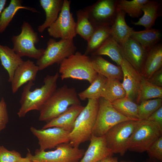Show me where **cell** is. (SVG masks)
Wrapping results in <instances>:
<instances>
[{
	"mask_svg": "<svg viewBox=\"0 0 162 162\" xmlns=\"http://www.w3.org/2000/svg\"><path fill=\"white\" fill-rule=\"evenodd\" d=\"M59 76L57 71L52 75H48L44 78V84L40 88L31 90L34 85L30 81L24 86L20 103L21 104L17 114L20 118L24 117L29 112L39 111L42 106L57 88V82Z\"/></svg>",
	"mask_w": 162,
	"mask_h": 162,
	"instance_id": "1",
	"label": "cell"
},
{
	"mask_svg": "<svg viewBox=\"0 0 162 162\" xmlns=\"http://www.w3.org/2000/svg\"><path fill=\"white\" fill-rule=\"evenodd\" d=\"M76 104H81L76 91L64 85L57 88L42 106L39 111V120L47 122Z\"/></svg>",
	"mask_w": 162,
	"mask_h": 162,
	"instance_id": "2",
	"label": "cell"
},
{
	"mask_svg": "<svg viewBox=\"0 0 162 162\" xmlns=\"http://www.w3.org/2000/svg\"><path fill=\"white\" fill-rule=\"evenodd\" d=\"M59 73L62 80L73 79L86 80L92 83L98 74L94 69L91 57L76 52L60 64Z\"/></svg>",
	"mask_w": 162,
	"mask_h": 162,
	"instance_id": "3",
	"label": "cell"
},
{
	"mask_svg": "<svg viewBox=\"0 0 162 162\" xmlns=\"http://www.w3.org/2000/svg\"><path fill=\"white\" fill-rule=\"evenodd\" d=\"M99 108V99H88L85 106L76 118L69 134V143L73 147L90 140Z\"/></svg>",
	"mask_w": 162,
	"mask_h": 162,
	"instance_id": "4",
	"label": "cell"
},
{
	"mask_svg": "<svg viewBox=\"0 0 162 162\" xmlns=\"http://www.w3.org/2000/svg\"><path fill=\"white\" fill-rule=\"evenodd\" d=\"M162 136V128L156 123L147 120H138L128 142V150L142 153Z\"/></svg>",
	"mask_w": 162,
	"mask_h": 162,
	"instance_id": "5",
	"label": "cell"
},
{
	"mask_svg": "<svg viewBox=\"0 0 162 162\" xmlns=\"http://www.w3.org/2000/svg\"><path fill=\"white\" fill-rule=\"evenodd\" d=\"M76 49L73 39H61L57 41L50 38L43 54L37 60L36 65L39 70H42L55 63L59 64L64 59L74 53Z\"/></svg>",
	"mask_w": 162,
	"mask_h": 162,
	"instance_id": "6",
	"label": "cell"
},
{
	"mask_svg": "<svg viewBox=\"0 0 162 162\" xmlns=\"http://www.w3.org/2000/svg\"><path fill=\"white\" fill-rule=\"evenodd\" d=\"M28 150L26 155L33 162H79L85 153L84 149L73 147L69 143L61 144L53 151L37 149L34 155Z\"/></svg>",
	"mask_w": 162,
	"mask_h": 162,
	"instance_id": "7",
	"label": "cell"
},
{
	"mask_svg": "<svg viewBox=\"0 0 162 162\" xmlns=\"http://www.w3.org/2000/svg\"><path fill=\"white\" fill-rule=\"evenodd\" d=\"M21 32L11 38L13 49L20 57L26 56L38 59L43 54L45 49L37 48L35 45L39 41L37 32L28 22L24 21L21 26Z\"/></svg>",
	"mask_w": 162,
	"mask_h": 162,
	"instance_id": "8",
	"label": "cell"
},
{
	"mask_svg": "<svg viewBox=\"0 0 162 162\" xmlns=\"http://www.w3.org/2000/svg\"><path fill=\"white\" fill-rule=\"evenodd\" d=\"M131 120L118 112L111 102L101 97L99 99L98 110L92 134L97 137L103 136L116 124Z\"/></svg>",
	"mask_w": 162,
	"mask_h": 162,
	"instance_id": "9",
	"label": "cell"
},
{
	"mask_svg": "<svg viewBox=\"0 0 162 162\" xmlns=\"http://www.w3.org/2000/svg\"><path fill=\"white\" fill-rule=\"evenodd\" d=\"M138 121L128 120L119 123L109 129L104 135L107 147L113 154H119L121 156L125 154L128 150L129 139Z\"/></svg>",
	"mask_w": 162,
	"mask_h": 162,
	"instance_id": "10",
	"label": "cell"
},
{
	"mask_svg": "<svg viewBox=\"0 0 162 162\" xmlns=\"http://www.w3.org/2000/svg\"><path fill=\"white\" fill-rule=\"evenodd\" d=\"M70 1L64 0L57 19L48 28V32L50 36L61 39H73L77 34L76 22L70 11Z\"/></svg>",
	"mask_w": 162,
	"mask_h": 162,
	"instance_id": "11",
	"label": "cell"
},
{
	"mask_svg": "<svg viewBox=\"0 0 162 162\" xmlns=\"http://www.w3.org/2000/svg\"><path fill=\"white\" fill-rule=\"evenodd\" d=\"M117 2V0H99L83 9L95 28L101 26H111L118 10Z\"/></svg>",
	"mask_w": 162,
	"mask_h": 162,
	"instance_id": "12",
	"label": "cell"
},
{
	"mask_svg": "<svg viewBox=\"0 0 162 162\" xmlns=\"http://www.w3.org/2000/svg\"><path fill=\"white\" fill-rule=\"evenodd\" d=\"M30 130L38 139L40 151L56 147L63 143L69 142L70 132L58 127L38 129L31 127Z\"/></svg>",
	"mask_w": 162,
	"mask_h": 162,
	"instance_id": "13",
	"label": "cell"
},
{
	"mask_svg": "<svg viewBox=\"0 0 162 162\" xmlns=\"http://www.w3.org/2000/svg\"><path fill=\"white\" fill-rule=\"evenodd\" d=\"M120 66L123 72L122 84L126 97L136 103L142 76L123 58Z\"/></svg>",
	"mask_w": 162,
	"mask_h": 162,
	"instance_id": "14",
	"label": "cell"
},
{
	"mask_svg": "<svg viewBox=\"0 0 162 162\" xmlns=\"http://www.w3.org/2000/svg\"><path fill=\"white\" fill-rule=\"evenodd\" d=\"M119 46L123 57L140 73L148 51L130 37Z\"/></svg>",
	"mask_w": 162,
	"mask_h": 162,
	"instance_id": "15",
	"label": "cell"
},
{
	"mask_svg": "<svg viewBox=\"0 0 162 162\" xmlns=\"http://www.w3.org/2000/svg\"><path fill=\"white\" fill-rule=\"evenodd\" d=\"M88 147L79 162H97L113 154L107 146L104 136H96L92 134Z\"/></svg>",
	"mask_w": 162,
	"mask_h": 162,
	"instance_id": "16",
	"label": "cell"
},
{
	"mask_svg": "<svg viewBox=\"0 0 162 162\" xmlns=\"http://www.w3.org/2000/svg\"><path fill=\"white\" fill-rule=\"evenodd\" d=\"M39 70L38 67L33 61H24L15 70L11 82L13 93H16L25 83L34 81Z\"/></svg>",
	"mask_w": 162,
	"mask_h": 162,
	"instance_id": "17",
	"label": "cell"
},
{
	"mask_svg": "<svg viewBox=\"0 0 162 162\" xmlns=\"http://www.w3.org/2000/svg\"><path fill=\"white\" fill-rule=\"evenodd\" d=\"M84 107L81 104L70 106L58 116L47 122L42 129L58 127L70 133L74 128L76 118Z\"/></svg>",
	"mask_w": 162,
	"mask_h": 162,
	"instance_id": "18",
	"label": "cell"
},
{
	"mask_svg": "<svg viewBox=\"0 0 162 162\" xmlns=\"http://www.w3.org/2000/svg\"><path fill=\"white\" fill-rule=\"evenodd\" d=\"M162 66V44L159 43L148 51L140 73L148 79Z\"/></svg>",
	"mask_w": 162,
	"mask_h": 162,
	"instance_id": "19",
	"label": "cell"
},
{
	"mask_svg": "<svg viewBox=\"0 0 162 162\" xmlns=\"http://www.w3.org/2000/svg\"><path fill=\"white\" fill-rule=\"evenodd\" d=\"M161 8V1L148 0L142 6L143 16L137 22L132 23L136 26H142L146 29L151 28L157 18L162 16Z\"/></svg>",
	"mask_w": 162,
	"mask_h": 162,
	"instance_id": "20",
	"label": "cell"
},
{
	"mask_svg": "<svg viewBox=\"0 0 162 162\" xmlns=\"http://www.w3.org/2000/svg\"><path fill=\"white\" fill-rule=\"evenodd\" d=\"M125 14L124 11L118 9L115 19L110 27V36L119 45L123 44L130 38L134 30L127 24Z\"/></svg>",
	"mask_w": 162,
	"mask_h": 162,
	"instance_id": "21",
	"label": "cell"
},
{
	"mask_svg": "<svg viewBox=\"0 0 162 162\" xmlns=\"http://www.w3.org/2000/svg\"><path fill=\"white\" fill-rule=\"evenodd\" d=\"M91 58L93 67L98 74L107 79L120 80L123 79V72L120 66L113 64L100 56H92Z\"/></svg>",
	"mask_w": 162,
	"mask_h": 162,
	"instance_id": "22",
	"label": "cell"
},
{
	"mask_svg": "<svg viewBox=\"0 0 162 162\" xmlns=\"http://www.w3.org/2000/svg\"><path fill=\"white\" fill-rule=\"evenodd\" d=\"M63 0H40L41 6L44 10L46 19L44 22L38 28V32L42 33L57 19L62 10Z\"/></svg>",
	"mask_w": 162,
	"mask_h": 162,
	"instance_id": "23",
	"label": "cell"
},
{
	"mask_svg": "<svg viewBox=\"0 0 162 162\" xmlns=\"http://www.w3.org/2000/svg\"><path fill=\"white\" fill-rule=\"evenodd\" d=\"M0 60L2 64L8 73V81L11 82L15 70L24 61L13 48L0 44Z\"/></svg>",
	"mask_w": 162,
	"mask_h": 162,
	"instance_id": "24",
	"label": "cell"
},
{
	"mask_svg": "<svg viewBox=\"0 0 162 162\" xmlns=\"http://www.w3.org/2000/svg\"><path fill=\"white\" fill-rule=\"evenodd\" d=\"M160 30L151 28L132 32L130 38L138 42L146 50L148 51L160 43L162 37Z\"/></svg>",
	"mask_w": 162,
	"mask_h": 162,
	"instance_id": "25",
	"label": "cell"
},
{
	"mask_svg": "<svg viewBox=\"0 0 162 162\" xmlns=\"http://www.w3.org/2000/svg\"><path fill=\"white\" fill-rule=\"evenodd\" d=\"M22 2L21 0H11L9 5L4 9L0 15V34L4 31L19 10L25 9L38 13L34 8L22 6Z\"/></svg>",
	"mask_w": 162,
	"mask_h": 162,
	"instance_id": "26",
	"label": "cell"
},
{
	"mask_svg": "<svg viewBox=\"0 0 162 162\" xmlns=\"http://www.w3.org/2000/svg\"><path fill=\"white\" fill-rule=\"evenodd\" d=\"M110 26H101L95 28L87 41L84 54L92 55L98 49L110 36Z\"/></svg>",
	"mask_w": 162,
	"mask_h": 162,
	"instance_id": "27",
	"label": "cell"
},
{
	"mask_svg": "<svg viewBox=\"0 0 162 162\" xmlns=\"http://www.w3.org/2000/svg\"><path fill=\"white\" fill-rule=\"evenodd\" d=\"M91 55L107 56L119 66L123 58L119 45L110 36Z\"/></svg>",
	"mask_w": 162,
	"mask_h": 162,
	"instance_id": "28",
	"label": "cell"
},
{
	"mask_svg": "<svg viewBox=\"0 0 162 162\" xmlns=\"http://www.w3.org/2000/svg\"><path fill=\"white\" fill-rule=\"evenodd\" d=\"M126 97L125 91L120 80L107 79L101 97L112 103Z\"/></svg>",
	"mask_w": 162,
	"mask_h": 162,
	"instance_id": "29",
	"label": "cell"
},
{
	"mask_svg": "<svg viewBox=\"0 0 162 162\" xmlns=\"http://www.w3.org/2000/svg\"><path fill=\"white\" fill-rule=\"evenodd\" d=\"M113 107L120 113L133 120H138L139 104L126 97L111 103Z\"/></svg>",
	"mask_w": 162,
	"mask_h": 162,
	"instance_id": "30",
	"label": "cell"
},
{
	"mask_svg": "<svg viewBox=\"0 0 162 162\" xmlns=\"http://www.w3.org/2000/svg\"><path fill=\"white\" fill-rule=\"evenodd\" d=\"M107 79L98 74L94 80L85 90L78 94L80 100H84L86 99H99Z\"/></svg>",
	"mask_w": 162,
	"mask_h": 162,
	"instance_id": "31",
	"label": "cell"
},
{
	"mask_svg": "<svg viewBox=\"0 0 162 162\" xmlns=\"http://www.w3.org/2000/svg\"><path fill=\"white\" fill-rule=\"evenodd\" d=\"M76 14V34L87 41L96 28L90 21L87 12L83 9L77 10Z\"/></svg>",
	"mask_w": 162,
	"mask_h": 162,
	"instance_id": "32",
	"label": "cell"
},
{
	"mask_svg": "<svg viewBox=\"0 0 162 162\" xmlns=\"http://www.w3.org/2000/svg\"><path fill=\"white\" fill-rule=\"evenodd\" d=\"M157 98H162V87L152 84L142 76L137 104H140L143 101Z\"/></svg>",
	"mask_w": 162,
	"mask_h": 162,
	"instance_id": "33",
	"label": "cell"
},
{
	"mask_svg": "<svg viewBox=\"0 0 162 162\" xmlns=\"http://www.w3.org/2000/svg\"><path fill=\"white\" fill-rule=\"evenodd\" d=\"M148 0H117V7L132 18L138 17L142 13V6Z\"/></svg>",
	"mask_w": 162,
	"mask_h": 162,
	"instance_id": "34",
	"label": "cell"
},
{
	"mask_svg": "<svg viewBox=\"0 0 162 162\" xmlns=\"http://www.w3.org/2000/svg\"><path fill=\"white\" fill-rule=\"evenodd\" d=\"M162 106V98H155L141 101L139 104V120H147L155 111Z\"/></svg>",
	"mask_w": 162,
	"mask_h": 162,
	"instance_id": "35",
	"label": "cell"
},
{
	"mask_svg": "<svg viewBox=\"0 0 162 162\" xmlns=\"http://www.w3.org/2000/svg\"><path fill=\"white\" fill-rule=\"evenodd\" d=\"M23 158L18 152L9 151L4 146H0V162H17Z\"/></svg>",
	"mask_w": 162,
	"mask_h": 162,
	"instance_id": "36",
	"label": "cell"
},
{
	"mask_svg": "<svg viewBox=\"0 0 162 162\" xmlns=\"http://www.w3.org/2000/svg\"><path fill=\"white\" fill-rule=\"evenodd\" d=\"M151 157L161 161L162 160V136L155 141L147 151Z\"/></svg>",
	"mask_w": 162,
	"mask_h": 162,
	"instance_id": "37",
	"label": "cell"
},
{
	"mask_svg": "<svg viewBox=\"0 0 162 162\" xmlns=\"http://www.w3.org/2000/svg\"><path fill=\"white\" fill-rule=\"evenodd\" d=\"M8 121V116L7 105L4 98L0 101V132L6 126Z\"/></svg>",
	"mask_w": 162,
	"mask_h": 162,
	"instance_id": "38",
	"label": "cell"
},
{
	"mask_svg": "<svg viewBox=\"0 0 162 162\" xmlns=\"http://www.w3.org/2000/svg\"><path fill=\"white\" fill-rule=\"evenodd\" d=\"M151 83L158 86L162 87V68L156 71L148 79Z\"/></svg>",
	"mask_w": 162,
	"mask_h": 162,
	"instance_id": "39",
	"label": "cell"
},
{
	"mask_svg": "<svg viewBox=\"0 0 162 162\" xmlns=\"http://www.w3.org/2000/svg\"><path fill=\"white\" fill-rule=\"evenodd\" d=\"M147 120L157 123L162 128V106L153 112Z\"/></svg>",
	"mask_w": 162,
	"mask_h": 162,
	"instance_id": "40",
	"label": "cell"
},
{
	"mask_svg": "<svg viewBox=\"0 0 162 162\" xmlns=\"http://www.w3.org/2000/svg\"><path fill=\"white\" fill-rule=\"evenodd\" d=\"M97 162H118L117 158L112 157V156L107 157L103 158Z\"/></svg>",
	"mask_w": 162,
	"mask_h": 162,
	"instance_id": "41",
	"label": "cell"
},
{
	"mask_svg": "<svg viewBox=\"0 0 162 162\" xmlns=\"http://www.w3.org/2000/svg\"><path fill=\"white\" fill-rule=\"evenodd\" d=\"M7 2V0H0V15L4 9Z\"/></svg>",
	"mask_w": 162,
	"mask_h": 162,
	"instance_id": "42",
	"label": "cell"
},
{
	"mask_svg": "<svg viewBox=\"0 0 162 162\" xmlns=\"http://www.w3.org/2000/svg\"><path fill=\"white\" fill-rule=\"evenodd\" d=\"M17 162H33L30 159L28 156L26 155V157L24 158L22 160Z\"/></svg>",
	"mask_w": 162,
	"mask_h": 162,
	"instance_id": "43",
	"label": "cell"
},
{
	"mask_svg": "<svg viewBox=\"0 0 162 162\" xmlns=\"http://www.w3.org/2000/svg\"><path fill=\"white\" fill-rule=\"evenodd\" d=\"M122 162H127V161H122Z\"/></svg>",
	"mask_w": 162,
	"mask_h": 162,
	"instance_id": "44",
	"label": "cell"
}]
</instances>
